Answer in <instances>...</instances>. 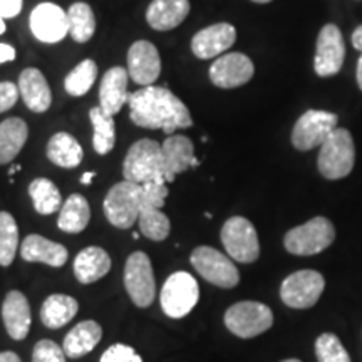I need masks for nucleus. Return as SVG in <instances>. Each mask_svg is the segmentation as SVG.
<instances>
[{
	"mask_svg": "<svg viewBox=\"0 0 362 362\" xmlns=\"http://www.w3.org/2000/svg\"><path fill=\"white\" fill-rule=\"evenodd\" d=\"M129 117L139 128L163 129L175 133L193 126L187 104L176 98L170 89L160 86H146L129 96Z\"/></svg>",
	"mask_w": 362,
	"mask_h": 362,
	"instance_id": "1",
	"label": "nucleus"
},
{
	"mask_svg": "<svg viewBox=\"0 0 362 362\" xmlns=\"http://www.w3.org/2000/svg\"><path fill=\"white\" fill-rule=\"evenodd\" d=\"M123 175L124 180L138 185L165 180L161 144L148 138L136 141L124 158Z\"/></svg>",
	"mask_w": 362,
	"mask_h": 362,
	"instance_id": "2",
	"label": "nucleus"
},
{
	"mask_svg": "<svg viewBox=\"0 0 362 362\" xmlns=\"http://www.w3.org/2000/svg\"><path fill=\"white\" fill-rule=\"evenodd\" d=\"M143 205V187L133 181L116 183L104 198V215L112 226L128 230L138 221Z\"/></svg>",
	"mask_w": 362,
	"mask_h": 362,
	"instance_id": "3",
	"label": "nucleus"
},
{
	"mask_svg": "<svg viewBox=\"0 0 362 362\" xmlns=\"http://www.w3.org/2000/svg\"><path fill=\"white\" fill-rule=\"evenodd\" d=\"M356 146L347 129L337 128L320 146L319 166L320 175L327 180L346 178L354 168Z\"/></svg>",
	"mask_w": 362,
	"mask_h": 362,
	"instance_id": "4",
	"label": "nucleus"
},
{
	"mask_svg": "<svg viewBox=\"0 0 362 362\" xmlns=\"http://www.w3.org/2000/svg\"><path fill=\"white\" fill-rule=\"evenodd\" d=\"M336 228L325 216H315L307 223L296 226L285 233V250L292 255H317L332 245Z\"/></svg>",
	"mask_w": 362,
	"mask_h": 362,
	"instance_id": "5",
	"label": "nucleus"
},
{
	"mask_svg": "<svg viewBox=\"0 0 362 362\" xmlns=\"http://www.w3.org/2000/svg\"><path fill=\"white\" fill-rule=\"evenodd\" d=\"M200 300V287L188 272H175L166 279L161 288V309L171 319L188 315Z\"/></svg>",
	"mask_w": 362,
	"mask_h": 362,
	"instance_id": "6",
	"label": "nucleus"
},
{
	"mask_svg": "<svg viewBox=\"0 0 362 362\" xmlns=\"http://www.w3.org/2000/svg\"><path fill=\"white\" fill-rule=\"evenodd\" d=\"M274 324L270 307L260 302L243 300L225 312V325L237 337L252 339L267 332Z\"/></svg>",
	"mask_w": 362,
	"mask_h": 362,
	"instance_id": "7",
	"label": "nucleus"
},
{
	"mask_svg": "<svg viewBox=\"0 0 362 362\" xmlns=\"http://www.w3.org/2000/svg\"><path fill=\"white\" fill-rule=\"evenodd\" d=\"M221 243L230 259L240 264H253L260 255L259 235L255 226L243 216H232L225 221L221 228Z\"/></svg>",
	"mask_w": 362,
	"mask_h": 362,
	"instance_id": "8",
	"label": "nucleus"
},
{
	"mask_svg": "<svg viewBox=\"0 0 362 362\" xmlns=\"http://www.w3.org/2000/svg\"><path fill=\"white\" fill-rule=\"evenodd\" d=\"M124 288L133 304L139 309H146L155 300V274L151 260L144 252L131 253L126 260Z\"/></svg>",
	"mask_w": 362,
	"mask_h": 362,
	"instance_id": "9",
	"label": "nucleus"
},
{
	"mask_svg": "<svg viewBox=\"0 0 362 362\" xmlns=\"http://www.w3.org/2000/svg\"><path fill=\"white\" fill-rule=\"evenodd\" d=\"M189 262L206 282L221 288H233L240 282L238 269L230 257L214 247H198L192 252Z\"/></svg>",
	"mask_w": 362,
	"mask_h": 362,
	"instance_id": "10",
	"label": "nucleus"
},
{
	"mask_svg": "<svg viewBox=\"0 0 362 362\" xmlns=\"http://www.w3.org/2000/svg\"><path fill=\"white\" fill-rule=\"evenodd\" d=\"M337 129V116L334 112L310 110L298 117L292 131V144L298 151H310L322 146L325 139Z\"/></svg>",
	"mask_w": 362,
	"mask_h": 362,
	"instance_id": "11",
	"label": "nucleus"
},
{
	"mask_svg": "<svg viewBox=\"0 0 362 362\" xmlns=\"http://www.w3.org/2000/svg\"><path fill=\"white\" fill-rule=\"evenodd\" d=\"M325 287V280L315 270H298L288 275L280 287L284 304L292 309H309L315 305Z\"/></svg>",
	"mask_w": 362,
	"mask_h": 362,
	"instance_id": "12",
	"label": "nucleus"
},
{
	"mask_svg": "<svg viewBox=\"0 0 362 362\" xmlns=\"http://www.w3.org/2000/svg\"><path fill=\"white\" fill-rule=\"evenodd\" d=\"M344 57H346V45L339 27L334 24L324 25L317 37L314 62L317 76L320 78L336 76L344 64Z\"/></svg>",
	"mask_w": 362,
	"mask_h": 362,
	"instance_id": "13",
	"label": "nucleus"
},
{
	"mask_svg": "<svg viewBox=\"0 0 362 362\" xmlns=\"http://www.w3.org/2000/svg\"><path fill=\"white\" fill-rule=\"evenodd\" d=\"M253 62L242 52H230L216 59L210 67V79L216 88L233 89L253 78Z\"/></svg>",
	"mask_w": 362,
	"mask_h": 362,
	"instance_id": "14",
	"label": "nucleus"
},
{
	"mask_svg": "<svg viewBox=\"0 0 362 362\" xmlns=\"http://www.w3.org/2000/svg\"><path fill=\"white\" fill-rule=\"evenodd\" d=\"M30 30L40 42L56 44L69 34L67 12L56 4H39L30 13Z\"/></svg>",
	"mask_w": 362,
	"mask_h": 362,
	"instance_id": "15",
	"label": "nucleus"
},
{
	"mask_svg": "<svg viewBox=\"0 0 362 362\" xmlns=\"http://www.w3.org/2000/svg\"><path fill=\"white\" fill-rule=\"evenodd\" d=\"M128 72L136 84L153 86L161 74V59L156 45L149 40H138L128 51Z\"/></svg>",
	"mask_w": 362,
	"mask_h": 362,
	"instance_id": "16",
	"label": "nucleus"
},
{
	"mask_svg": "<svg viewBox=\"0 0 362 362\" xmlns=\"http://www.w3.org/2000/svg\"><path fill=\"white\" fill-rule=\"evenodd\" d=\"M163 165H165V181L173 183L176 175L183 173L193 166L200 165V161L194 158L193 141L187 136L171 134L161 144Z\"/></svg>",
	"mask_w": 362,
	"mask_h": 362,
	"instance_id": "17",
	"label": "nucleus"
},
{
	"mask_svg": "<svg viewBox=\"0 0 362 362\" xmlns=\"http://www.w3.org/2000/svg\"><path fill=\"white\" fill-rule=\"evenodd\" d=\"M237 40V30L232 24L220 22L194 35L192 40V51L198 59H214L221 52L228 51Z\"/></svg>",
	"mask_w": 362,
	"mask_h": 362,
	"instance_id": "18",
	"label": "nucleus"
},
{
	"mask_svg": "<svg viewBox=\"0 0 362 362\" xmlns=\"http://www.w3.org/2000/svg\"><path fill=\"white\" fill-rule=\"evenodd\" d=\"M128 79L129 72L124 67H111L103 76L101 88H99V101L104 112L115 116L121 111V107L129 101L128 96Z\"/></svg>",
	"mask_w": 362,
	"mask_h": 362,
	"instance_id": "19",
	"label": "nucleus"
},
{
	"mask_svg": "<svg viewBox=\"0 0 362 362\" xmlns=\"http://www.w3.org/2000/svg\"><path fill=\"white\" fill-rule=\"evenodd\" d=\"M2 319L7 334L13 341H24L30 330V305L24 293L8 292L2 304Z\"/></svg>",
	"mask_w": 362,
	"mask_h": 362,
	"instance_id": "20",
	"label": "nucleus"
},
{
	"mask_svg": "<svg viewBox=\"0 0 362 362\" xmlns=\"http://www.w3.org/2000/svg\"><path fill=\"white\" fill-rule=\"evenodd\" d=\"M21 255L22 259L30 262V264L62 267L66 265L69 253H67V248L61 245V243L40 237V235H29L22 242Z\"/></svg>",
	"mask_w": 362,
	"mask_h": 362,
	"instance_id": "21",
	"label": "nucleus"
},
{
	"mask_svg": "<svg viewBox=\"0 0 362 362\" xmlns=\"http://www.w3.org/2000/svg\"><path fill=\"white\" fill-rule=\"evenodd\" d=\"M19 93L25 106L34 112H45L51 107L52 94L44 74L35 67H27L19 78Z\"/></svg>",
	"mask_w": 362,
	"mask_h": 362,
	"instance_id": "22",
	"label": "nucleus"
},
{
	"mask_svg": "<svg viewBox=\"0 0 362 362\" xmlns=\"http://www.w3.org/2000/svg\"><path fill=\"white\" fill-rule=\"evenodd\" d=\"M188 13V0H153L146 11V21L155 30L166 33V30L176 29L187 19Z\"/></svg>",
	"mask_w": 362,
	"mask_h": 362,
	"instance_id": "23",
	"label": "nucleus"
},
{
	"mask_svg": "<svg viewBox=\"0 0 362 362\" xmlns=\"http://www.w3.org/2000/svg\"><path fill=\"white\" fill-rule=\"evenodd\" d=\"M111 270V257L101 247H88L76 255L74 275L81 284H94Z\"/></svg>",
	"mask_w": 362,
	"mask_h": 362,
	"instance_id": "24",
	"label": "nucleus"
},
{
	"mask_svg": "<svg viewBox=\"0 0 362 362\" xmlns=\"http://www.w3.org/2000/svg\"><path fill=\"white\" fill-rule=\"evenodd\" d=\"M101 337L103 329L96 320H83L69 330L64 344H62V349L71 359H79V357L89 354L101 341Z\"/></svg>",
	"mask_w": 362,
	"mask_h": 362,
	"instance_id": "25",
	"label": "nucleus"
},
{
	"mask_svg": "<svg viewBox=\"0 0 362 362\" xmlns=\"http://www.w3.org/2000/svg\"><path fill=\"white\" fill-rule=\"evenodd\" d=\"M79 310V304L76 298L64 293H52L44 300L40 307V320L45 327L61 329L74 319Z\"/></svg>",
	"mask_w": 362,
	"mask_h": 362,
	"instance_id": "26",
	"label": "nucleus"
},
{
	"mask_svg": "<svg viewBox=\"0 0 362 362\" xmlns=\"http://www.w3.org/2000/svg\"><path fill=\"white\" fill-rule=\"evenodd\" d=\"M47 158L61 168H78L84 158V151L74 136L69 133H56L47 143Z\"/></svg>",
	"mask_w": 362,
	"mask_h": 362,
	"instance_id": "27",
	"label": "nucleus"
},
{
	"mask_svg": "<svg viewBox=\"0 0 362 362\" xmlns=\"http://www.w3.org/2000/svg\"><path fill=\"white\" fill-rule=\"evenodd\" d=\"M29 138V128L21 117H8L0 123V165H7L21 153Z\"/></svg>",
	"mask_w": 362,
	"mask_h": 362,
	"instance_id": "28",
	"label": "nucleus"
},
{
	"mask_svg": "<svg viewBox=\"0 0 362 362\" xmlns=\"http://www.w3.org/2000/svg\"><path fill=\"white\" fill-rule=\"evenodd\" d=\"M90 220L89 203L83 194L74 193L61 206L57 226L66 233H81Z\"/></svg>",
	"mask_w": 362,
	"mask_h": 362,
	"instance_id": "29",
	"label": "nucleus"
},
{
	"mask_svg": "<svg viewBox=\"0 0 362 362\" xmlns=\"http://www.w3.org/2000/svg\"><path fill=\"white\" fill-rule=\"evenodd\" d=\"M90 123L94 128L93 146L98 155H107L116 144V126L112 116L103 111V107H93L89 111Z\"/></svg>",
	"mask_w": 362,
	"mask_h": 362,
	"instance_id": "30",
	"label": "nucleus"
},
{
	"mask_svg": "<svg viewBox=\"0 0 362 362\" xmlns=\"http://www.w3.org/2000/svg\"><path fill=\"white\" fill-rule=\"evenodd\" d=\"M67 19H69V34L76 42L84 44L89 39H93L94 33H96V17H94L89 4H72L67 11Z\"/></svg>",
	"mask_w": 362,
	"mask_h": 362,
	"instance_id": "31",
	"label": "nucleus"
},
{
	"mask_svg": "<svg viewBox=\"0 0 362 362\" xmlns=\"http://www.w3.org/2000/svg\"><path fill=\"white\" fill-rule=\"evenodd\" d=\"M29 194L33 198L35 211L40 215H52L61 210V193L54 181L49 178H35L29 185Z\"/></svg>",
	"mask_w": 362,
	"mask_h": 362,
	"instance_id": "32",
	"label": "nucleus"
},
{
	"mask_svg": "<svg viewBox=\"0 0 362 362\" xmlns=\"http://www.w3.org/2000/svg\"><path fill=\"white\" fill-rule=\"evenodd\" d=\"M139 232L153 242H163L171 232L170 218L156 206H141L138 216Z\"/></svg>",
	"mask_w": 362,
	"mask_h": 362,
	"instance_id": "33",
	"label": "nucleus"
},
{
	"mask_svg": "<svg viewBox=\"0 0 362 362\" xmlns=\"http://www.w3.org/2000/svg\"><path fill=\"white\" fill-rule=\"evenodd\" d=\"M19 247L17 221L7 211H0V265L8 267L16 259Z\"/></svg>",
	"mask_w": 362,
	"mask_h": 362,
	"instance_id": "34",
	"label": "nucleus"
},
{
	"mask_svg": "<svg viewBox=\"0 0 362 362\" xmlns=\"http://www.w3.org/2000/svg\"><path fill=\"white\" fill-rule=\"evenodd\" d=\"M96 78H98L96 62L90 61V59H86V61L79 62V64L66 76L64 88L71 96H84V94L93 88Z\"/></svg>",
	"mask_w": 362,
	"mask_h": 362,
	"instance_id": "35",
	"label": "nucleus"
},
{
	"mask_svg": "<svg viewBox=\"0 0 362 362\" xmlns=\"http://www.w3.org/2000/svg\"><path fill=\"white\" fill-rule=\"evenodd\" d=\"M315 356L319 362H351L342 342L334 334H322L315 341Z\"/></svg>",
	"mask_w": 362,
	"mask_h": 362,
	"instance_id": "36",
	"label": "nucleus"
},
{
	"mask_svg": "<svg viewBox=\"0 0 362 362\" xmlns=\"http://www.w3.org/2000/svg\"><path fill=\"white\" fill-rule=\"evenodd\" d=\"M143 187V205L141 206H165L166 197H168V187L165 180L149 181V183L141 185Z\"/></svg>",
	"mask_w": 362,
	"mask_h": 362,
	"instance_id": "37",
	"label": "nucleus"
},
{
	"mask_svg": "<svg viewBox=\"0 0 362 362\" xmlns=\"http://www.w3.org/2000/svg\"><path fill=\"white\" fill-rule=\"evenodd\" d=\"M33 362H66V352L54 341L42 339L35 344Z\"/></svg>",
	"mask_w": 362,
	"mask_h": 362,
	"instance_id": "38",
	"label": "nucleus"
},
{
	"mask_svg": "<svg viewBox=\"0 0 362 362\" xmlns=\"http://www.w3.org/2000/svg\"><path fill=\"white\" fill-rule=\"evenodd\" d=\"M99 362H143V359L133 347L124 346V344H115V346L107 347Z\"/></svg>",
	"mask_w": 362,
	"mask_h": 362,
	"instance_id": "39",
	"label": "nucleus"
},
{
	"mask_svg": "<svg viewBox=\"0 0 362 362\" xmlns=\"http://www.w3.org/2000/svg\"><path fill=\"white\" fill-rule=\"evenodd\" d=\"M19 86L13 83H0V112H6L16 106L17 99H19Z\"/></svg>",
	"mask_w": 362,
	"mask_h": 362,
	"instance_id": "40",
	"label": "nucleus"
},
{
	"mask_svg": "<svg viewBox=\"0 0 362 362\" xmlns=\"http://www.w3.org/2000/svg\"><path fill=\"white\" fill-rule=\"evenodd\" d=\"M22 4H24V0H0V16L4 19H12V17L19 16Z\"/></svg>",
	"mask_w": 362,
	"mask_h": 362,
	"instance_id": "41",
	"label": "nucleus"
},
{
	"mask_svg": "<svg viewBox=\"0 0 362 362\" xmlns=\"http://www.w3.org/2000/svg\"><path fill=\"white\" fill-rule=\"evenodd\" d=\"M16 59V49L8 44H0V64L11 62Z\"/></svg>",
	"mask_w": 362,
	"mask_h": 362,
	"instance_id": "42",
	"label": "nucleus"
},
{
	"mask_svg": "<svg viewBox=\"0 0 362 362\" xmlns=\"http://www.w3.org/2000/svg\"><path fill=\"white\" fill-rule=\"evenodd\" d=\"M352 45L357 51H362V25L357 27V29L352 33Z\"/></svg>",
	"mask_w": 362,
	"mask_h": 362,
	"instance_id": "43",
	"label": "nucleus"
},
{
	"mask_svg": "<svg viewBox=\"0 0 362 362\" xmlns=\"http://www.w3.org/2000/svg\"><path fill=\"white\" fill-rule=\"evenodd\" d=\"M0 362H22L21 357L16 354V352H0Z\"/></svg>",
	"mask_w": 362,
	"mask_h": 362,
	"instance_id": "44",
	"label": "nucleus"
},
{
	"mask_svg": "<svg viewBox=\"0 0 362 362\" xmlns=\"http://www.w3.org/2000/svg\"><path fill=\"white\" fill-rule=\"evenodd\" d=\"M94 176H96V173H94V171H88V173H84L83 176H81V183H83V185H90V183H93Z\"/></svg>",
	"mask_w": 362,
	"mask_h": 362,
	"instance_id": "45",
	"label": "nucleus"
},
{
	"mask_svg": "<svg viewBox=\"0 0 362 362\" xmlns=\"http://www.w3.org/2000/svg\"><path fill=\"white\" fill-rule=\"evenodd\" d=\"M357 84H359V88L362 89V54L359 62H357Z\"/></svg>",
	"mask_w": 362,
	"mask_h": 362,
	"instance_id": "46",
	"label": "nucleus"
},
{
	"mask_svg": "<svg viewBox=\"0 0 362 362\" xmlns=\"http://www.w3.org/2000/svg\"><path fill=\"white\" fill-rule=\"evenodd\" d=\"M22 170V166L21 165H13L12 166V168L11 170H8V175H11V178H12V176L13 175H16L17 173V171H21Z\"/></svg>",
	"mask_w": 362,
	"mask_h": 362,
	"instance_id": "47",
	"label": "nucleus"
},
{
	"mask_svg": "<svg viewBox=\"0 0 362 362\" xmlns=\"http://www.w3.org/2000/svg\"><path fill=\"white\" fill-rule=\"evenodd\" d=\"M6 19H4L2 16H0V34L6 33V22H4Z\"/></svg>",
	"mask_w": 362,
	"mask_h": 362,
	"instance_id": "48",
	"label": "nucleus"
},
{
	"mask_svg": "<svg viewBox=\"0 0 362 362\" xmlns=\"http://www.w3.org/2000/svg\"><path fill=\"white\" fill-rule=\"evenodd\" d=\"M252 2H257V4H269L272 0H252Z\"/></svg>",
	"mask_w": 362,
	"mask_h": 362,
	"instance_id": "49",
	"label": "nucleus"
},
{
	"mask_svg": "<svg viewBox=\"0 0 362 362\" xmlns=\"http://www.w3.org/2000/svg\"><path fill=\"white\" fill-rule=\"evenodd\" d=\"M282 362H300V361H298V359H285Z\"/></svg>",
	"mask_w": 362,
	"mask_h": 362,
	"instance_id": "50",
	"label": "nucleus"
},
{
	"mask_svg": "<svg viewBox=\"0 0 362 362\" xmlns=\"http://www.w3.org/2000/svg\"><path fill=\"white\" fill-rule=\"evenodd\" d=\"M133 238H134V240H138V238H139V233H138V232H134V233H133Z\"/></svg>",
	"mask_w": 362,
	"mask_h": 362,
	"instance_id": "51",
	"label": "nucleus"
}]
</instances>
